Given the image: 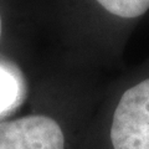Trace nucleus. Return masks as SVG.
<instances>
[{
	"mask_svg": "<svg viewBox=\"0 0 149 149\" xmlns=\"http://www.w3.org/2000/svg\"><path fill=\"white\" fill-rule=\"evenodd\" d=\"M112 149H149V78L120 97L109 128Z\"/></svg>",
	"mask_w": 149,
	"mask_h": 149,
	"instance_id": "obj_1",
	"label": "nucleus"
},
{
	"mask_svg": "<svg viewBox=\"0 0 149 149\" xmlns=\"http://www.w3.org/2000/svg\"><path fill=\"white\" fill-rule=\"evenodd\" d=\"M0 149H66V137L54 118L29 116L0 122Z\"/></svg>",
	"mask_w": 149,
	"mask_h": 149,
	"instance_id": "obj_2",
	"label": "nucleus"
},
{
	"mask_svg": "<svg viewBox=\"0 0 149 149\" xmlns=\"http://www.w3.org/2000/svg\"><path fill=\"white\" fill-rule=\"evenodd\" d=\"M0 35H1V17H0Z\"/></svg>",
	"mask_w": 149,
	"mask_h": 149,
	"instance_id": "obj_5",
	"label": "nucleus"
},
{
	"mask_svg": "<svg viewBox=\"0 0 149 149\" xmlns=\"http://www.w3.org/2000/svg\"><path fill=\"white\" fill-rule=\"evenodd\" d=\"M107 11L120 17H137L149 9V0H97Z\"/></svg>",
	"mask_w": 149,
	"mask_h": 149,
	"instance_id": "obj_4",
	"label": "nucleus"
},
{
	"mask_svg": "<svg viewBox=\"0 0 149 149\" xmlns=\"http://www.w3.org/2000/svg\"><path fill=\"white\" fill-rule=\"evenodd\" d=\"M26 96V82L15 63L0 58V120L17 108Z\"/></svg>",
	"mask_w": 149,
	"mask_h": 149,
	"instance_id": "obj_3",
	"label": "nucleus"
}]
</instances>
